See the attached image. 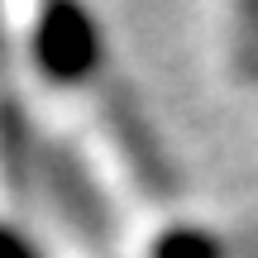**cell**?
I'll return each mask as SVG.
<instances>
[{"label": "cell", "instance_id": "cell-1", "mask_svg": "<svg viewBox=\"0 0 258 258\" xmlns=\"http://www.w3.org/2000/svg\"><path fill=\"white\" fill-rule=\"evenodd\" d=\"M34 62L48 82H86L101 62V38H96V19L72 5H53L38 19L34 34Z\"/></svg>", "mask_w": 258, "mask_h": 258}, {"label": "cell", "instance_id": "cell-2", "mask_svg": "<svg viewBox=\"0 0 258 258\" xmlns=\"http://www.w3.org/2000/svg\"><path fill=\"white\" fill-rule=\"evenodd\" d=\"M153 258H220V239H211L206 230L177 225L153 244Z\"/></svg>", "mask_w": 258, "mask_h": 258}, {"label": "cell", "instance_id": "cell-3", "mask_svg": "<svg viewBox=\"0 0 258 258\" xmlns=\"http://www.w3.org/2000/svg\"><path fill=\"white\" fill-rule=\"evenodd\" d=\"M0 258H38V249L24 239V234H15V230L0 225Z\"/></svg>", "mask_w": 258, "mask_h": 258}]
</instances>
